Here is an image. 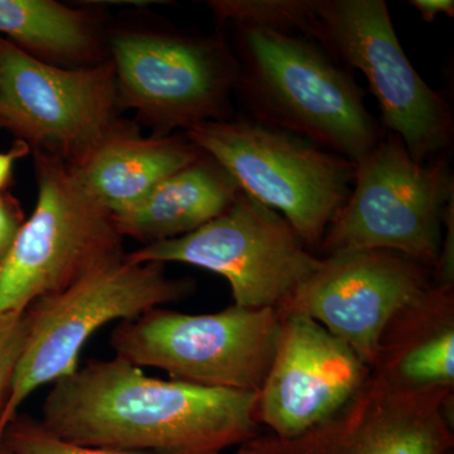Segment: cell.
Masks as SVG:
<instances>
[{
    "label": "cell",
    "instance_id": "6da1fadb",
    "mask_svg": "<svg viewBox=\"0 0 454 454\" xmlns=\"http://www.w3.org/2000/svg\"><path fill=\"white\" fill-rule=\"evenodd\" d=\"M38 422L62 441L131 454H221L260 435L258 394L152 378L116 356L52 384Z\"/></svg>",
    "mask_w": 454,
    "mask_h": 454
},
{
    "label": "cell",
    "instance_id": "7a4b0ae2",
    "mask_svg": "<svg viewBox=\"0 0 454 454\" xmlns=\"http://www.w3.org/2000/svg\"><path fill=\"white\" fill-rule=\"evenodd\" d=\"M225 28L239 67L234 94L250 119L355 164L380 142L385 130L366 109L354 73L321 44L268 29Z\"/></svg>",
    "mask_w": 454,
    "mask_h": 454
},
{
    "label": "cell",
    "instance_id": "3957f363",
    "mask_svg": "<svg viewBox=\"0 0 454 454\" xmlns=\"http://www.w3.org/2000/svg\"><path fill=\"white\" fill-rule=\"evenodd\" d=\"M195 289L193 280L167 276L164 264L133 262L124 256L65 291L33 301L26 309V342L0 418V443L31 394L79 369L80 352L104 325L138 318L184 300Z\"/></svg>",
    "mask_w": 454,
    "mask_h": 454
},
{
    "label": "cell",
    "instance_id": "277c9868",
    "mask_svg": "<svg viewBox=\"0 0 454 454\" xmlns=\"http://www.w3.org/2000/svg\"><path fill=\"white\" fill-rule=\"evenodd\" d=\"M355 166L351 193L328 226L318 253L325 258L352 250H387L434 273L446 216L454 207L448 158L415 162L403 140L385 130Z\"/></svg>",
    "mask_w": 454,
    "mask_h": 454
},
{
    "label": "cell",
    "instance_id": "5b68a950",
    "mask_svg": "<svg viewBox=\"0 0 454 454\" xmlns=\"http://www.w3.org/2000/svg\"><path fill=\"white\" fill-rule=\"evenodd\" d=\"M184 134L215 158L243 192L282 215L309 252H318L351 193L355 163L253 119L205 121Z\"/></svg>",
    "mask_w": 454,
    "mask_h": 454
},
{
    "label": "cell",
    "instance_id": "8992f818",
    "mask_svg": "<svg viewBox=\"0 0 454 454\" xmlns=\"http://www.w3.org/2000/svg\"><path fill=\"white\" fill-rule=\"evenodd\" d=\"M38 196L0 264V315L25 312L124 258L113 215L82 187L70 164L33 152Z\"/></svg>",
    "mask_w": 454,
    "mask_h": 454
},
{
    "label": "cell",
    "instance_id": "52a82bcc",
    "mask_svg": "<svg viewBox=\"0 0 454 454\" xmlns=\"http://www.w3.org/2000/svg\"><path fill=\"white\" fill-rule=\"evenodd\" d=\"M277 309L231 306L211 315L155 309L121 322L112 334L116 357L163 370L172 380L259 394L282 336Z\"/></svg>",
    "mask_w": 454,
    "mask_h": 454
},
{
    "label": "cell",
    "instance_id": "ba28073f",
    "mask_svg": "<svg viewBox=\"0 0 454 454\" xmlns=\"http://www.w3.org/2000/svg\"><path fill=\"white\" fill-rule=\"evenodd\" d=\"M107 47L121 107L142 116L155 136L234 118L239 67L225 29H119Z\"/></svg>",
    "mask_w": 454,
    "mask_h": 454
},
{
    "label": "cell",
    "instance_id": "9c48e42d",
    "mask_svg": "<svg viewBox=\"0 0 454 454\" xmlns=\"http://www.w3.org/2000/svg\"><path fill=\"white\" fill-rule=\"evenodd\" d=\"M310 40L349 71H360L379 104L382 129L404 143L415 162L448 158L454 119L444 97L415 71L382 0H315Z\"/></svg>",
    "mask_w": 454,
    "mask_h": 454
},
{
    "label": "cell",
    "instance_id": "30bf717a",
    "mask_svg": "<svg viewBox=\"0 0 454 454\" xmlns=\"http://www.w3.org/2000/svg\"><path fill=\"white\" fill-rule=\"evenodd\" d=\"M121 107L109 59L61 67L0 35V128L32 152L79 163L104 140L129 128L119 121Z\"/></svg>",
    "mask_w": 454,
    "mask_h": 454
},
{
    "label": "cell",
    "instance_id": "8fae6325",
    "mask_svg": "<svg viewBox=\"0 0 454 454\" xmlns=\"http://www.w3.org/2000/svg\"><path fill=\"white\" fill-rule=\"evenodd\" d=\"M133 262H182L225 278L235 306L279 309L321 265L282 215L241 192L196 231L143 245Z\"/></svg>",
    "mask_w": 454,
    "mask_h": 454
},
{
    "label": "cell",
    "instance_id": "7c38bea8",
    "mask_svg": "<svg viewBox=\"0 0 454 454\" xmlns=\"http://www.w3.org/2000/svg\"><path fill=\"white\" fill-rule=\"evenodd\" d=\"M432 271L402 254L352 250L322 258L295 289L280 315L315 319L361 357L370 369L380 355L390 322L428 291Z\"/></svg>",
    "mask_w": 454,
    "mask_h": 454
},
{
    "label": "cell",
    "instance_id": "4fadbf2b",
    "mask_svg": "<svg viewBox=\"0 0 454 454\" xmlns=\"http://www.w3.org/2000/svg\"><path fill=\"white\" fill-rule=\"evenodd\" d=\"M453 387L409 389L372 372L342 411L292 439L259 435L262 454H450Z\"/></svg>",
    "mask_w": 454,
    "mask_h": 454
},
{
    "label": "cell",
    "instance_id": "5bb4252c",
    "mask_svg": "<svg viewBox=\"0 0 454 454\" xmlns=\"http://www.w3.org/2000/svg\"><path fill=\"white\" fill-rule=\"evenodd\" d=\"M282 319L276 357L258 394V418L274 437L292 439L342 411L372 369L315 319Z\"/></svg>",
    "mask_w": 454,
    "mask_h": 454
},
{
    "label": "cell",
    "instance_id": "9a60e30c",
    "mask_svg": "<svg viewBox=\"0 0 454 454\" xmlns=\"http://www.w3.org/2000/svg\"><path fill=\"white\" fill-rule=\"evenodd\" d=\"M202 153L184 133L143 137L127 128L70 166L89 196L115 217Z\"/></svg>",
    "mask_w": 454,
    "mask_h": 454
},
{
    "label": "cell",
    "instance_id": "2e32d148",
    "mask_svg": "<svg viewBox=\"0 0 454 454\" xmlns=\"http://www.w3.org/2000/svg\"><path fill=\"white\" fill-rule=\"evenodd\" d=\"M372 372L409 389L453 387V286L433 283L390 322Z\"/></svg>",
    "mask_w": 454,
    "mask_h": 454
},
{
    "label": "cell",
    "instance_id": "e0dca14e",
    "mask_svg": "<svg viewBox=\"0 0 454 454\" xmlns=\"http://www.w3.org/2000/svg\"><path fill=\"white\" fill-rule=\"evenodd\" d=\"M241 192L235 178L203 152L131 210L113 219L122 238L145 245L158 243L196 231L231 207Z\"/></svg>",
    "mask_w": 454,
    "mask_h": 454
},
{
    "label": "cell",
    "instance_id": "ac0fdd59",
    "mask_svg": "<svg viewBox=\"0 0 454 454\" xmlns=\"http://www.w3.org/2000/svg\"><path fill=\"white\" fill-rule=\"evenodd\" d=\"M0 35L50 64H98L103 43L94 17L55 0H0Z\"/></svg>",
    "mask_w": 454,
    "mask_h": 454
},
{
    "label": "cell",
    "instance_id": "d6986e66",
    "mask_svg": "<svg viewBox=\"0 0 454 454\" xmlns=\"http://www.w3.org/2000/svg\"><path fill=\"white\" fill-rule=\"evenodd\" d=\"M217 28L250 27L309 38L315 23V0H211Z\"/></svg>",
    "mask_w": 454,
    "mask_h": 454
},
{
    "label": "cell",
    "instance_id": "ffe728a7",
    "mask_svg": "<svg viewBox=\"0 0 454 454\" xmlns=\"http://www.w3.org/2000/svg\"><path fill=\"white\" fill-rule=\"evenodd\" d=\"M2 443L13 454H131L62 441L47 432L37 419L20 414L9 423Z\"/></svg>",
    "mask_w": 454,
    "mask_h": 454
},
{
    "label": "cell",
    "instance_id": "44dd1931",
    "mask_svg": "<svg viewBox=\"0 0 454 454\" xmlns=\"http://www.w3.org/2000/svg\"><path fill=\"white\" fill-rule=\"evenodd\" d=\"M26 336V310L0 315V418L11 395Z\"/></svg>",
    "mask_w": 454,
    "mask_h": 454
},
{
    "label": "cell",
    "instance_id": "7402d4cb",
    "mask_svg": "<svg viewBox=\"0 0 454 454\" xmlns=\"http://www.w3.org/2000/svg\"><path fill=\"white\" fill-rule=\"evenodd\" d=\"M25 221V212L20 203L5 192L0 193V264L8 255Z\"/></svg>",
    "mask_w": 454,
    "mask_h": 454
},
{
    "label": "cell",
    "instance_id": "603a6c76",
    "mask_svg": "<svg viewBox=\"0 0 454 454\" xmlns=\"http://www.w3.org/2000/svg\"><path fill=\"white\" fill-rule=\"evenodd\" d=\"M31 146L23 140H14L13 145L7 152H0V193L5 192V188L13 177L14 166L20 158L31 153Z\"/></svg>",
    "mask_w": 454,
    "mask_h": 454
},
{
    "label": "cell",
    "instance_id": "cb8c5ba5",
    "mask_svg": "<svg viewBox=\"0 0 454 454\" xmlns=\"http://www.w3.org/2000/svg\"><path fill=\"white\" fill-rule=\"evenodd\" d=\"M409 5L417 9L424 22L433 23L439 16L453 18L454 2L452 0H411Z\"/></svg>",
    "mask_w": 454,
    "mask_h": 454
},
{
    "label": "cell",
    "instance_id": "d4e9b609",
    "mask_svg": "<svg viewBox=\"0 0 454 454\" xmlns=\"http://www.w3.org/2000/svg\"><path fill=\"white\" fill-rule=\"evenodd\" d=\"M238 454H262L258 437L247 442L243 446L239 447Z\"/></svg>",
    "mask_w": 454,
    "mask_h": 454
},
{
    "label": "cell",
    "instance_id": "484cf974",
    "mask_svg": "<svg viewBox=\"0 0 454 454\" xmlns=\"http://www.w3.org/2000/svg\"><path fill=\"white\" fill-rule=\"evenodd\" d=\"M0 454H13V453H12L11 450H9L8 448L4 446V444L0 443Z\"/></svg>",
    "mask_w": 454,
    "mask_h": 454
},
{
    "label": "cell",
    "instance_id": "4316f807",
    "mask_svg": "<svg viewBox=\"0 0 454 454\" xmlns=\"http://www.w3.org/2000/svg\"><path fill=\"white\" fill-rule=\"evenodd\" d=\"M450 454H453V452H452V453H450Z\"/></svg>",
    "mask_w": 454,
    "mask_h": 454
}]
</instances>
